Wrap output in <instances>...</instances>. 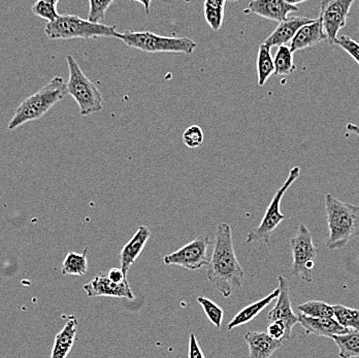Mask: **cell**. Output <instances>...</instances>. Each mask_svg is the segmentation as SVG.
I'll return each instance as SVG.
<instances>
[{"label":"cell","mask_w":359,"mask_h":358,"mask_svg":"<svg viewBox=\"0 0 359 358\" xmlns=\"http://www.w3.org/2000/svg\"><path fill=\"white\" fill-rule=\"evenodd\" d=\"M209 283L225 298H231L244 283L245 272L234 252L233 231L229 223L217 226L215 246L207 266Z\"/></svg>","instance_id":"obj_1"},{"label":"cell","mask_w":359,"mask_h":358,"mask_svg":"<svg viewBox=\"0 0 359 358\" xmlns=\"http://www.w3.org/2000/svg\"><path fill=\"white\" fill-rule=\"evenodd\" d=\"M328 226L327 248H344L359 235V207L346 204L330 194L324 198Z\"/></svg>","instance_id":"obj_2"},{"label":"cell","mask_w":359,"mask_h":358,"mask_svg":"<svg viewBox=\"0 0 359 358\" xmlns=\"http://www.w3.org/2000/svg\"><path fill=\"white\" fill-rule=\"evenodd\" d=\"M67 93V83L61 76H55L43 88L21 102L8 123V130H17L28 122L41 119L55 104L60 102Z\"/></svg>","instance_id":"obj_3"},{"label":"cell","mask_w":359,"mask_h":358,"mask_svg":"<svg viewBox=\"0 0 359 358\" xmlns=\"http://www.w3.org/2000/svg\"><path fill=\"white\" fill-rule=\"evenodd\" d=\"M47 38L57 39L115 38L116 26L93 23L76 15H59L54 21L48 22L45 28Z\"/></svg>","instance_id":"obj_4"},{"label":"cell","mask_w":359,"mask_h":358,"mask_svg":"<svg viewBox=\"0 0 359 358\" xmlns=\"http://www.w3.org/2000/svg\"><path fill=\"white\" fill-rule=\"evenodd\" d=\"M115 38L123 41L127 47L144 53L192 54L198 45L189 38L162 36L151 32H116Z\"/></svg>","instance_id":"obj_5"},{"label":"cell","mask_w":359,"mask_h":358,"mask_svg":"<svg viewBox=\"0 0 359 358\" xmlns=\"http://www.w3.org/2000/svg\"><path fill=\"white\" fill-rule=\"evenodd\" d=\"M67 61L69 67L67 92L78 104L81 116L86 117L102 111L104 102L97 87L87 78L74 57L67 55Z\"/></svg>","instance_id":"obj_6"},{"label":"cell","mask_w":359,"mask_h":358,"mask_svg":"<svg viewBox=\"0 0 359 358\" xmlns=\"http://www.w3.org/2000/svg\"><path fill=\"white\" fill-rule=\"evenodd\" d=\"M301 174V169L299 167H294L289 172L287 179H286L281 188L276 192L275 196L271 200V204L266 209V214L262 218V222L257 228L250 231L247 235L246 243L251 244L254 242H264L268 247L271 246V235L273 230L279 226V224L285 219V215L281 212V202L283 196L285 195L287 190L290 188L291 185L299 179Z\"/></svg>","instance_id":"obj_7"},{"label":"cell","mask_w":359,"mask_h":358,"mask_svg":"<svg viewBox=\"0 0 359 358\" xmlns=\"http://www.w3.org/2000/svg\"><path fill=\"white\" fill-rule=\"evenodd\" d=\"M292 249V275L306 283L313 281L312 270L316 264L318 249L314 245L312 233L305 224L297 228V235L290 240Z\"/></svg>","instance_id":"obj_8"},{"label":"cell","mask_w":359,"mask_h":358,"mask_svg":"<svg viewBox=\"0 0 359 358\" xmlns=\"http://www.w3.org/2000/svg\"><path fill=\"white\" fill-rule=\"evenodd\" d=\"M210 245L209 235H199L187 245L164 256L163 263L166 266H178L189 270H199L209 263L207 255Z\"/></svg>","instance_id":"obj_9"},{"label":"cell","mask_w":359,"mask_h":358,"mask_svg":"<svg viewBox=\"0 0 359 358\" xmlns=\"http://www.w3.org/2000/svg\"><path fill=\"white\" fill-rule=\"evenodd\" d=\"M353 2L354 0H323L319 20L328 43H334L339 32L345 27Z\"/></svg>","instance_id":"obj_10"},{"label":"cell","mask_w":359,"mask_h":358,"mask_svg":"<svg viewBox=\"0 0 359 358\" xmlns=\"http://www.w3.org/2000/svg\"><path fill=\"white\" fill-rule=\"evenodd\" d=\"M83 289L88 298L97 296H109V298H127L133 301L135 294H133L128 281L122 283H115L109 278L108 274H97L93 280L84 285Z\"/></svg>","instance_id":"obj_11"},{"label":"cell","mask_w":359,"mask_h":358,"mask_svg":"<svg viewBox=\"0 0 359 358\" xmlns=\"http://www.w3.org/2000/svg\"><path fill=\"white\" fill-rule=\"evenodd\" d=\"M295 12H299V8L284 0H252L244 10L245 14L257 15L275 22L283 21Z\"/></svg>","instance_id":"obj_12"},{"label":"cell","mask_w":359,"mask_h":358,"mask_svg":"<svg viewBox=\"0 0 359 358\" xmlns=\"http://www.w3.org/2000/svg\"><path fill=\"white\" fill-rule=\"evenodd\" d=\"M278 283H279V296L277 298L275 307L269 312L268 319L269 321H281L286 325L288 331L292 333L293 327L299 323V315L292 310L287 279L284 278L283 276H279Z\"/></svg>","instance_id":"obj_13"},{"label":"cell","mask_w":359,"mask_h":358,"mask_svg":"<svg viewBox=\"0 0 359 358\" xmlns=\"http://www.w3.org/2000/svg\"><path fill=\"white\" fill-rule=\"evenodd\" d=\"M297 315L299 323L305 329L306 335L332 338V336L341 335L348 331L334 317H310L301 313Z\"/></svg>","instance_id":"obj_14"},{"label":"cell","mask_w":359,"mask_h":358,"mask_svg":"<svg viewBox=\"0 0 359 358\" xmlns=\"http://www.w3.org/2000/svg\"><path fill=\"white\" fill-rule=\"evenodd\" d=\"M323 41H326V36L324 34L320 20L319 18L314 19L297 30V34L289 43V48L294 53V52L314 47Z\"/></svg>","instance_id":"obj_15"},{"label":"cell","mask_w":359,"mask_h":358,"mask_svg":"<svg viewBox=\"0 0 359 358\" xmlns=\"http://www.w3.org/2000/svg\"><path fill=\"white\" fill-rule=\"evenodd\" d=\"M314 19L306 18L303 16H288L283 21L279 22V25L266 39L264 43L271 47H280V46L288 45L291 39L297 34V30Z\"/></svg>","instance_id":"obj_16"},{"label":"cell","mask_w":359,"mask_h":358,"mask_svg":"<svg viewBox=\"0 0 359 358\" xmlns=\"http://www.w3.org/2000/svg\"><path fill=\"white\" fill-rule=\"evenodd\" d=\"M150 237L151 230L148 227L139 226L135 235L122 248L121 253H120V263H121V270H123L126 276H127L130 266L137 261L140 255L143 252Z\"/></svg>","instance_id":"obj_17"},{"label":"cell","mask_w":359,"mask_h":358,"mask_svg":"<svg viewBox=\"0 0 359 358\" xmlns=\"http://www.w3.org/2000/svg\"><path fill=\"white\" fill-rule=\"evenodd\" d=\"M248 345L249 357L269 358L282 347V340L273 339L266 331H250L244 337Z\"/></svg>","instance_id":"obj_18"},{"label":"cell","mask_w":359,"mask_h":358,"mask_svg":"<svg viewBox=\"0 0 359 358\" xmlns=\"http://www.w3.org/2000/svg\"><path fill=\"white\" fill-rule=\"evenodd\" d=\"M76 329H78V320L74 316H71L62 331L57 333L56 337H55L51 353L52 358L69 357L72 347H74V340H76Z\"/></svg>","instance_id":"obj_19"},{"label":"cell","mask_w":359,"mask_h":358,"mask_svg":"<svg viewBox=\"0 0 359 358\" xmlns=\"http://www.w3.org/2000/svg\"><path fill=\"white\" fill-rule=\"evenodd\" d=\"M279 294L280 290L279 287H278L277 289L273 290L266 298L251 303V305H247L244 309L241 310L238 314H236L233 319L227 324V331H231V329H236V327L242 326V325L247 324V323L255 319L266 307H269L273 303V300H276L279 296Z\"/></svg>","instance_id":"obj_20"},{"label":"cell","mask_w":359,"mask_h":358,"mask_svg":"<svg viewBox=\"0 0 359 358\" xmlns=\"http://www.w3.org/2000/svg\"><path fill=\"white\" fill-rule=\"evenodd\" d=\"M341 358H359V331H348L341 335L332 336Z\"/></svg>","instance_id":"obj_21"},{"label":"cell","mask_w":359,"mask_h":358,"mask_svg":"<svg viewBox=\"0 0 359 358\" xmlns=\"http://www.w3.org/2000/svg\"><path fill=\"white\" fill-rule=\"evenodd\" d=\"M271 46L262 43L257 54L258 86L262 87L268 82L271 76L275 73V65L271 53Z\"/></svg>","instance_id":"obj_22"},{"label":"cell","mask_w":359,"mask_h":358,"mask_svg":"<svg viewBox=\"0 0 359 358\" xmlns=\"http://www.w3.org/2000/svg\"><path fill=\"white\" fill-rule=\"evenodd\" d=\"M88 248H85L82 254L76 252H69L63 261L61 273L65 276H83L88 270V259H87Z\"/></svg>","instance_id":"obj_23"},{"label":"cell","mask_w":359,"mask_h":358,"mask_svg":"<svg viewBox=\"0 0 359 358\" xmlns=\"http://www.w3.org/2000/svg\"><path fill=\"white\" fill-rule=\"evenodd\" d=\"M226 0H205L203 13L205 19L214 32H218L224 20V8Z\"/></svg>","instance_id":"obj_24"},{"label":"cell","mask_w":359,"mask_h":358,"mask_svg":"<svg viewBox=\"0 0 359 358\" xmlns=\"http://www.w3.org/2000/svg\"><path fill=\"white\" fill-rule=\"evenodd\" d=\"M276 76L292 75L295 71L294 60H293V52L287 45L278 47L277 53L273 58Z\"/></svg>","instance_id":"obj_25"},{"label":"cell","mask_w":359,"mask_h":358,"mask_svg":"<svg viewBox=\"0 0 359 358\" xmlns=\"http://www.w3.org/2000/svg\"><path fill=\"white\" fill-rule=\"evenodd\" d=\"M334 317L348 331H359V310L345 307L343 305H334Z\"/></svg>","instance_id":"obj_26"},{"label":"cell","mask_w":359,"mask_h":358,"mask_svg":"<svg viewBox=\"0 0 359 358\" xmlns=\"http://www.w3.org/2000/svg\"><path fill=\"white\" fill-rule=\"evenodd\" d=\"M297 312L310 317H334V308L320 301H310L297 307Z\"/></svg>","instance_id":"obj_27"},{"label":"cell","mask_w":359,"mask_h":358,"mask_svg":"<svg viewBox=\"0 0 359 358\" xmlns=\"http://www.w3.org/2000/svg\"><path fill=\"white\" fill-rule=\"evenodd\" d=\"M198 303L203 308L205 317L211 321L212 324L217 329H220L221 325H222L223 317H224V311H223L222 308L219 307L216 303H214L210 298H203V296H198Z\"/></svg>","instance_id":"obj_28"},{"label":"cell","mask_w":359,"mask_h":358,"mask_svg":"<svg viewBox=\"0 0 359 358\" xmlns=\"http://www.w3.org/2000/svg\"><path fill=\"white\" fill-rule=\"evenodd\" d=\"M115 0H89V13L87 19L93 23H102L109 6Z\"/></svg>","instance_id":"obj_29"},{"label":"cell","mask_w":359,"mask_h":358,"mask_svg":"<svg viewBox=\"0 0 359 358\" xmlns=\"http://www.w3.org/2000/svg\"><path fill=\"white\" fill-rule=\"evenodd\" d=\"M205 139L203 130L198 125H191L184 132L182 135V141L185 144L186 147L190 149H196L201 147Z\"/></svg>","instance_id":"obj_30"},{"label":"cell","mask_w":359,"mask_h":358,"mask_svg":"<svg viewBox=\"0 0 359 358\" xmlns=\"http://www.w3.org/2000/svg\"><path fill=\"white\" fill-rule=\"evenodd\" d=\"M32 11L36 16L48 22L54 21L59 16L57 6L48 4L43 0H37L32 6Z\"/></svg>","instance_id":"obj_31"},{"label":"cell","mask_w":359,"mask_h":358,"mask_svg":"<svg viewBox=\"0 0 359 358\" xmlns=\"http://www.w3.org/2000/svg\"><path fill=\"white\" fill-rule=\"evenodd\" d=\"M266 333L273 339L282 340V342L290 339L291 337V333L286 325L279 320L269 321Z\"/></svg>","instance_id":"obj_32"},{"label":"cell","mask_w":359,"mask_h":358,"mask_svg":"<svg viewBox=\"0 0 359 358\" xmlns=\"http://www.w3.org/2000/svg\"><path fill=\"white\" fill-rule=\"evenodd\" d=\"M336 45L340 46L344 51L347 52L359 64V43L347 36H339L334 41Z\"/></svg>","instance_id":"obj_33"},{"label":"cell","mask_w":359,"mask_h":358,"mask_svg":"<svg viewBox=\"0 0 359 358\" xmlns=\"http://www.w3.org/2000/svg\"><path fill=\"white\" fill-rule=\"evenodd\" d=\"M188 357L189 358H203L205 353L201 350L198 340H196L194 333H190L189 348H188Z\"/></svg>","instance_id":"obj_34"},{"label":"cell","mask_w":359,"mask_h":358,"mask_svg":"<svg viewBox=\"0 0 359 358\" xmlns=\"http://www.w3.org/2000/svg\"><path fill=\"white\" fill-rule=\"evenodd\" d=\"M108 277L113 282L122 283L127 280L126 275L121 268H113L108 272Z\"/></svg>","instance_id":"obj_35"},{"label":"cell","mask_w":359,"mask_h":358,"mask_svg":"<svg viewBox=\"0 0 359 358\" xmlns=\"http://www.w3.org/2000/svg\"><path fill=\"white\" fill-rule=\"evenodd\" d=\"M130 1H137L143 4L144 11H146V15L150 14V6L152 0H130Z\"/></svg>","instance_id":"obj_36"},{"label":"cell","mask_w":359,"mask_h":358,"mask_svg":"<svg viewBox=\"0 0 359 358\" xmlns=\"http://www.w3.org/2000/svg\"><path fill=\"white\" fill-rule=\"evenodd\" d=\"M347 130L348 132L354 133V135H358L359 137V125H356V124L349 123L347 124Z\"/></svg>","instance_id":"obj_37"},{"label":"cell","mask_w":359,"mask_h":358,"mask_svg":"<svg viewBox=\"0 0 359 358\" xmlns=\"http://www.w3.org/2000/svg\"><path fill=\"white\" fill-rule=\"evenodd\" d=\"M284 1L287 2L289 4H292V6H297V4H303V2L309 1V0H284Z\"/></svg>","instance_id":"obj_38"},{"label":"cell","mask_w":359,"mask_h":358,"mask_svg":"<svg viewBox=\"0 0 359 358\" xmlns=\"http://www.w3.org/2000/svg\"><path fill=\"white\" fill-rule=\"evenodd\" d=\"M43 1L48 2V4H54V6H57V4H58L59 0H43Z\"/></svg>","instance_id":"obj_39"},{"label":"cell","mask_w":359,"mask_h":358,"mask_svg":"<svg viewBox=\"0 0 359 358\" xmlns=\"http://www.w3.org/2000/svg\"><path fill=\"white\" fill-rule=\"evenodd\" d=\"M229 1H231V2H236V1H238V0H229Z\"/></svg>","instance_id":"obj_40"}]
</instances>
